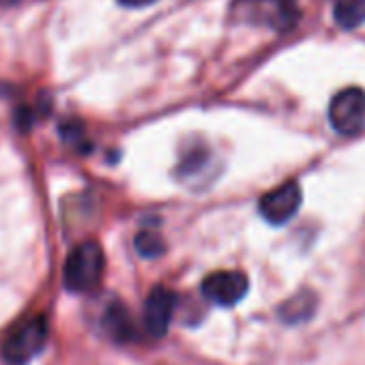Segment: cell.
<instances>
[{"mask_svg":"<svg viewBox=\"0 0 365 365\" xmlns=\"http://www.w3.org/2000/svg\"><path fill=\"white\" fill-rule=\"evenodd\" d=\"M135 252H138L142 258L153 260V258L163 256L165 243H163V239H161L159 232H155V230H142V232H138V237H135Z\"/></svg>","mask_w":365,"mask_h":365,"instance_id":"11","label":"cell"},{"mask_svg":"<svg viewBox=\"0 0 365 365\" xmlns=\"http://www.w3.org/2000/svg\"><path fill=\"white\" fill-rule=\"evenodd\" d=\"M301 200H303V194H301L299 182L290 180V182H284V185L271 190L269 194H264L258 202V209H260V215L269 224L284 226L299 213Z\"/></svg>","mask_w":365,"mask_h":365,"instance_id":"5","label":"cell"},{"mask_svg":"<svg viewBox=\"0 0 365 365\" xmlns=\"http://www.w3.org/2000/svg\"><path fill=\"white\" fill-rule=\"evenodd\" d=\"M20 0H0V5H16Z\"/></svg>","mask_w":365,"mask_h":365,"instance_id":"13","label":"cell"},{"mask_svg":"<svg viewBox=\"0 0 365 365\" xmlns=\"http://www.w3.org/2000/svg\"><path fill=\"white\" fill-rule=\"evenodd\" d=\"M106 269V256L99 243L84 241L67 256L63 269V284L69 292H91L101 284Z\"/></svg>","mask_w":365,"mask_h":365,"instance_id":"1","label":"cell"},{"mask_svg":"<svg viewBox=\"0 0 365 365\" xmlns=\"http://www.w3.org/2000/svg\"><path fill=\"white\" fill-rule=\"evenodd\" d=\"M235 11L243 22L260 24L277 33L290 31L301 18L297 0H237Z\"/></svg>","mask_w":365,"mask_h":365,"instance_id":"3","label":"cell"},{"mask_svg":"<svg viewBox=\"0 0 365 365\" xmlns=\"http://www.w3.org/2000/svg\"><path fill=\"white\" fill-rule=\"evenodd\" d=\"M247 275L241 271H217L202 282V294L220 307L237 305L247 294Z\"/></svg>","mask_w":365,"mask_h":365,"instance_id":"6","label":"cell"},{"mask_svg":"<svg viewBox=\"0 0 365 365\" xmlns=\"http://www.w3.org/2000/svg\"><path fill=\"white\" fill-rule=\"evenodd\" d=\"M333 16L341 29H359L365 24V0H337Z\"/></svg>","mask_w":365,"mask_h":365,"instance_id":"9","label":"cell"},{"mask_svg":"<svg viewBox=\"0 0 365 365\" xmlns=\"http://www.w3.org/2000/svg\"><path fill=\"white\" fill-rule=\"evenodd\" d=\"M329 123L337 133L352 135L365 125V91L350 86L339 91L329 106Z\"/></svg>","mask_w":365,"mask_h":365,"instance_id":"4","label":"cell"},{"mask_svg":"<svg viewBox=\"0 0 365 365\" xmlns=\"http://www.w3.org/2000/svg\"><path fill=\"white\" fill-rule=\"evenodd\" d=\"M316 312V294L314 292H299L294 294L292 299H288L282 309H279V316L284 322L288 324H297V322H305L307 318H312Z\"/></svg>","mask_w":365,"mask_h":365,"instance_id":"8","label":"cell"},{"mask_svg":"<svg viewBox=\"0 0 365 365\" xmlns=\"http://www.w3.org/2000/svg\"><path fill=\"white\" fill-rule=\"evenodd\" d=\"M118 3H120L123 7L140 9V7H148V5H153V3H155V0H118Z\"/></svg>","mask_w":365,"mask_h":365,"instance_id":"12","label":"cell"},{"mask_svg":"<svg viewBox=\"0 0 365 365\" xmlns=\"http://www.w3.org/2000/svg\"><path fill=\"white\" fill-rule=\"evenodd\" d=\"M103 327L114 339H129L131 333H133L129 312L120 303H112L108 307V312L103 314Z\"/></svg>","mask_w":365,"mask_h":365,"instance_id":"10","label":"cell"},{"mask_svg":"<svg viewBox=\"0 0 365 365\" xmlns=\"http://www.w3.org/2000/svg\"><path fill=\"white\" fill-rule=\"evenodd\" d=\"M48 341L46 316H31L14 324L3 339V356L11 365H26Z\"/></svg>","mask_w":365,"mask_h":365,"instance_id":"2","label":"cell"},{"mask_svg":"<svg viewBox=\"0 0 365 365\" xmlns=\"http://www.w3.org/2000/svg\"><path fill=\"white\" fill-rule=\"evenodd\" d=\"M176 307V294L163 286L150 290L144 303V329L153 337H163L170 329L172 316Z\"/></svg>","mask_w":365,"mask_h":365,"instance_id":"7","label":"cell"}]
</instances>
